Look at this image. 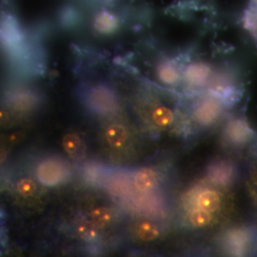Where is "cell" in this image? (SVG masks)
I'll return each mask as SVG.
<instances>
[{"mask_svg":"<svg viewBox=\"0 0 257 257\" xmlns=\"http://www.w3.org/2000/svg\"><path fill=\"white\" fill-rule=\"evenodd\" d=\"M102 146L113 160H124L136 151L137 133L121 113L107 117L100 131Z\"/></svg>","mask_w":257,"mask_h":257,"instance_id":"6da1fadb","label":"cell"},{"mask_svg":"<svg viewBox=\"0 0 257 257\" xmlns=\"http://www.w3.org/2000/svg\"><path fill=\"white\" fill-rule=\"evenodd\" d=\"M136 108L150 132L168 131L176 124V109L160 98L152 89L139 91V94L136 96Z\"/></svg>","mask_w":257,"mask_h":257,"instance_id":"7a4b0ae2","label":"cell"},{"mask_svg":"<svg viewBox=\"0 0 257 257\" xmlns=\"http://www.w3.org/2000/svg\"><path fill=\"white\" fill-rule=\"evenodd\" d=\"M228 189L213 186L209 182L195 185L184 195L182 207L209 211L223 220L230 214V195Z\"/></svg>","mask_w":257,"mask_h":257,"instance_id":"3957f363","label":"cell"},{"mask_svg":"<svg viewBox=\"0 0 257 257\" xmlns=\"http://www.w3.org/2000/svg\"><path fill=\"white\" fill-rule=\"evenodd\" d=\"M80 96L85 107L98 116L107 118L121 113L119 96L108 82L95 81L85 84Z\"/></svg>","mask_w":257,"mask_h":257,"instance_id":"277c9868","label":"cell"},{"mask_svg":"<svg viewBox=\"0 0 257 257\" xmlns=\"http://www.w3.org/2000/svg\"><path fill=\"white\" fill-rule=\"evenodd\" d=\"M230 105L219 94L204 91L193 102L192 118L195 124L201 127L211 126L222 116L225 107Z\"/></svg>","mask_w":257,"mask_h":257,"instance_id":"5b68a950","label":"cell"},{"mask_svg":"<svg viewBox=\"0 0 257 257\" xmlns=\"http://www.w3.org/2000/svg\"><path fill=\"white\" fill-rule=\"evenodd\" d=\"M72 177V168L63 157L49 156L40 160L36 168V178L42 186L55 188L67 183Z\"/></svg>","mask_w":257,"mask_h":257,"instance_id":"8992f818","label":"cell"},{"mask_svg":"<svg viewBox=\"0 0 257 257\" xmlns=\"http://www.w3.org/2000/svg\"><path fill=\"white\" fill-rule=\"evenodd\" d=\"M182 84L191 92L206 91L214 76V70L210 63L203 60L186 61L181 59Z\"/></svg>","mask_w":257,"mask_h":257,"instance_id":"52a82bcc","label":"cell"},{"mask_svg":"<svg viewBox=\"0 0 257 257\" xmlns=\"http://www.w3.org/2000/svg\"><path fill=\"white\" fill-rule=\"evenodd\" d=\"M42 99L37 92L33 90H17L8 93L3 100V106L27 118L39 108Z\"/></svg>","mask_w":257,"mask_h":257,"instance_id":"ba28073f","label":"cell"},{"mask_svg":"<svg viewBox=\"0 0 257 257\" xmlns=\"http://www.w3.org/2000/svg\"><path fill=\"white\" fill-rule=\"evenodd\" d=\"M157 79L164 86L176 88L182 84L181 59L179 57H164L156 66Z\"/></svg>","mask_w":257,"mask_h":257,"instance_id":"9c48e42d","label":"cell"},{"mask_svg":"<svg viewBox=\"0 0 257 257\" xmlns=\"http://www.w3.org/2000/svg\"><path fill=\"white\" fill-rule=\"evenodd\" d=\"M161 184V174L155 167H142L132 175V187L138 194L154 193Z\"/></svg>","mask_w":257,"mask_h":257,"instance_id":"30bf717a","label":"cell"},{"mask_svg":"<svg viewBox=\"0 0 257 257\" xmlns=\"http://www.w3.org/2000/svg\"><path fill=\"white\" fill-rule=\"evenodd\" d=\"M234 173L235 170L230 163L227 161H217L208 167L206 181L219 188L229 189L234 180Z\"/></svg>","mask_w":257,"mask_h":257,"instance_id":"8fae6325","label":"cell"},{"mask_svg":"<svg viewBox=\"0 0 257 257\" xmlns=\"http://www.w3.org/2000/svg\"><path fill=\"white\" fill-rule=\"evenodd\" d=\"M183 210V223L193 230L209 229L222 221L216 215L202 209L186 208Z\"/></svg>","mask_w":257,"mask_h":257,"instance_id":"7c38bea8","label":"cell"},{"mask_svg":"<svg viewBox=\"0 0 257 257\" xmlns=\"http://www.w3.org/2000/svg\"><path fill=\"white\" fill-rule=\"evenodd\" d=\"M132 237L141 243H151L162 235L161 227L155 221L141 218L135 221L131 227Z\"/></svg>","mask_w":257,"mask_h":257,"instance_id":"4fadbf2b","label":"cell"},{"mask_svg":"<svg viewBox=\"0 0 257 257\" xmlns=\"http://www.w3.org/2000/svg\"><path fill=\"white\" fill-rule=\"evenodd\" d=\"M121 21L119 17L110 10L99 11L92 19L93 30L102 36H110L118 31Z\"/></svg>","mask_w":257,"mask_h":257,"instance_id":"5bb4252c","label":"cell"},{"mask_svg":"<svg viewBox=\"0 0 257 257\" xmlns=\"http://www.w3.org/2000/svg\"><path fill=\"white\" fill-rule=\"evenodd\" d=\"M61 146L67 156L74 161L82 160L87 154L85 139L76 132L65 134L61 140Z\"/></svg>","mask_w":257,"mask_h":257,"instance_id":"9a60e30c","label":"cell"},{"mask_svg":"<svg viewBox=\"0 0 257 257\" xmlns=\"http://www.w3.org/2000/svg\"><path fill=\"white\" fill-rule=\"evenodd\" d=\"M41 184L37 181V178H33L31 176L21 177L16 184V193L19 200H24L26 202L39 200L41 197L42 189L40 187Z\"/></svg>","mask_w":257,"mask_h":257,"instance_id":"2e32d148","label":"cell"},{"mask_svg":"<svg viewBox=\"0 0 257 257\" xmlns=\"http://www.w3.org/2000/svg\"><path fill=\"white\" fill-rule=\"evenodd\" d=\"M86 217L99 230L112 226L117 219L116 211L109 206H96L92 208Z\"/></svg>","mask_w":257,"mask_h":257,"instance_id":"e0dca14e","label":"cell"},{"mask_svg":"<svg viewBox=\"0 0 257 257\" xmlns=\"http://www.w3.org/2000/svg\"><path fill=\"white\" fill-rule=\"evenodd\" d=\"M251 135L252 131H250L247 124L241 120L231 122L226 130V137L228 140L234 144L245 142Z\"/></svg>","mask_w":257,"mask_h":257,"instance_id":"ac0fdd59","label":"cell"},{"mask_svg":"<svg viewBox=\"0 0 257 257\" xmlns=\"http://www.w3.org/2000/svg\"><path fill=\"white\" fill-rule=\"evenodd\" d=\"M108 189L110 193L116 196H125L133 189L132 187V175L118 174L110 176L107 179Z\"/></svg>","mask_w":257,"mask_h":257,"instance_id":"d6986e66","label":"cell"},{"mask_svg":"<svg viewBox=\"0 0 257 257\" xmlns=\"http://www.w3.org/2000/svg\"><path fill=\"white\" fill-rule=\"evenodd\" d=\"M243 25L257 48V0H248L243 15Z\"/></svg>","mask_w":257,"mask_h":257,"instance_id":"ffe728a7","label":"cell"},{"mask_svg":"<svg viewBox=\"0 0 257 257\" xmlns=\"http://www.w3.org/2000/svg\"><path fill=\"white\" fill-rule=\"evenodd\" d=\"M74 230L79 238L92 242L99 236V229L96 228L87 217L76 221Z\"/></svg>","mask_w":257,"mask_h":257,"instance_id":"44dd1931","label":"cell"},{"mask_svg":"<svg viewBox=\"0 0 257 257\" xmlns=\"http://www.w3.org/2000/svg\"><path fill=\"white\" fill-rule=\"evenodd\" d=\"M24 119L26 118L10 110L7 107H0V128L10 130L15 128L19 123H22Z\"/></svg>","mask_w":257,"mask_h":257,"instance_id":"7402d4cb","label":"cell"},{"mask_svg":"<svg viewBox=\"0 0 257 257\" xmlns=\"http://www.w3.org/2000/svg\"><path fill=\"white\" fill-rule=\"evenodd\" d=\"M248 191L257 213V160L252 166L248 179Z\"/></svg>","mask_w":257,"mask_h":257,"instance_id":"603a6c76","label":"cell"},{"mask_svg":"<svg viewBox=\"0 0 257 257\" xmlns=\"http://www.w3.org/2000/svg\"><path fill=\"white\" fill-rule=\"evenodd\" d=\"M104 177V169L100 166L90 165L86 168V178L91 182H99Z\"/></svg>","mask_w":257,"mask_h":257,"instance_id":"cb8c5ba5","label":"cell"},{"mask_svg":"<svg viewBox=\"0 0 257 257\" xmlns=\"http://www.w3.org/2000/svg\"><path fill=\"white\" fill-rule=\"evenodd\" d=\"M14 145L7 139L5 135L0 138V164L7 159Z\"/></svg>","mask_w":257,"mask_h":257,"instance_id":"d4e9b609","label":"cell"}]
</instances>
